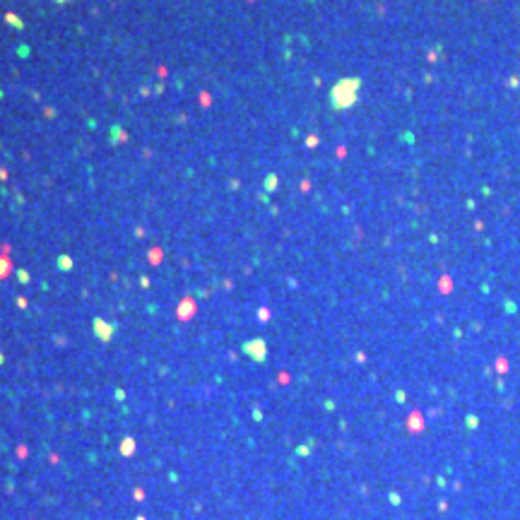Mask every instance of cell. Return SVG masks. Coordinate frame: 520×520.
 <instances>
[{
  "label": "cell",
  "mask_w": 520,
  "mask_h": 520,
  "mask_svg": "<svg viewBox=\"0 0 520 520\" xmlns=\"http://www.w3.org/2000/svg\"><path fill=\"white\" fill-rule=\"evenodd\" d=\"M359 92H361V80L359 77H342V80H337L333 85V89H330V106L335 111L352 108L359 101Z\"/></svg>",
  "instance_id": "6da1fadb"
},
{
  "label": "cell",
  "mask_w": 520,
  "mask_h": 520,
  "mask_svg": "<svg viewBox=\"0 0 520 520\" xmlns=\"http://www.w3.org/2000/svg\"><path fill=\"white\" fill-rule=\"evenodd\" d=\"M10 272H12V263L8 258H0V280H3V277H8Z\"/></svg>",
  "instance_id": "7a4b0ae2"
},
{
  "label": "cell",
  "mask_w": 520,
  "mask_h": 520,
  "mask_svg": "<svg viewBox=\"0 0 520 520\" xmlns=\"http://www.w3.org/2000/svg\"><path fill=\"white\" fill-rule=\"evenodd\" d=\"M5 20L10 22V24H15L17 29H22V20L17 17V15H12V12H8V15H5Z\"/></svg>",
  "instance_id": "3957f363"
},
{
  "label": "cell",
  "mask_w": 520,
  "mask_h": 520,
  "mask_svg": "<svg viewBox=\"0 0 520 520\" xmlns=\"http://www.w3.org/2000/svg\"><path fill=\"white\" fill-rule=\"evenodd\" d=\"M277 178H275V176H268V178H265V188H268V190H275V188H277Z\"/></svg>",
  "instance_id": "277c9868"
},
{
  "label": "cell",
  "mask_w": 520,
  "mask_h": 520,
  "mask_svg": "<svg viewBox=\"0 0 520 520\" xmlns=\"http://www.w3.org/2000/svg\"><path fill=\"white\" fill-rule=\"evenodd\" d=\"M113 142H118V140H125V135H120V130H118V125H113V138H111Z\"/></svg>",
  "instance_id": "5b68a950"
},
{
  "label": "cell",
  "mask_w": 520,
  "mask_h": 520,
  "mask_svg": "<svg viewBox=\"0 0 520 520\" xmlns=\"http://www.w3.org/2000/svg\"><path fill=\"white\" fill-rule=\"evenodd\" d=\"M60 268H63V270H68V268H73V263L65 258V255H60Z\"/></svg>",
  "instance_id": "8992f818"
},
{
  "label": "cell",
  "mask_w": 520,
  "mask_h": 520,
  "mask_svg": "<svg viewBox=\"0 0 520 520\" xmlns=\"http://www.w3.org/2000/svg\"><path fill=\"white\" fill-rule=\"evenodd\" d=\"M53 3H58V5H63V3H70V0H53Z\"/></svg>",
  "instance_id": "52a82bcc"
}]
</instances>
